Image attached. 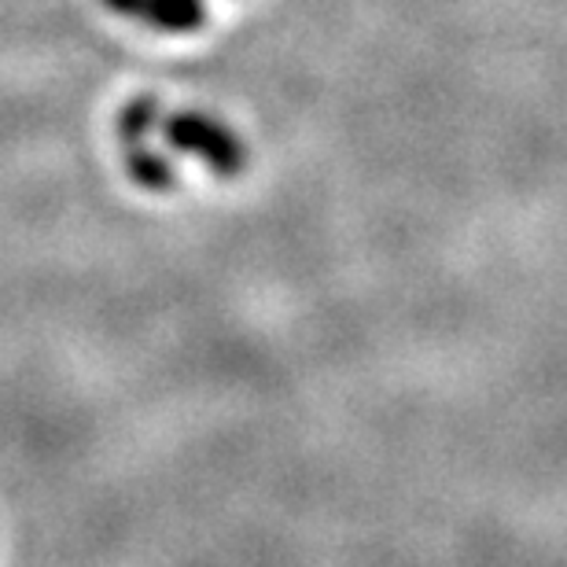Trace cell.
I'll return each mask as SVG.
<instances>
[{
	"label": "cell",
	"instance_id": "1",
	"mask_svg": "<svg viewBox=\"0 0 567 567\" xmlns=\"http://www.w3.org/2000/svg\"><path fill=\"white\" fill-rule=\"evenodd\" d=\"M166 141L177 147V152L199 155L203 163L218 169L221 177H236V169L247 163L240 141L233 137L221 122L203 118L199 111H188V115H177L166 122Z\"/></svg>",
	"mask_w": 567,
	"mask_h": 567
},
{
	"label": "cell",
	"instance_id": "2",
	"mask_svg": "<svg viewBox=\"0 0 567 567\" xmlns=\"http://www.w3.org/2000/svg\"><path fill=\"white\" fill-rule=\"evenodd\" d=\"M141 19L155 22L158 30L188 33V30H199L203 4H199V0H147V8H144Z\"/></svg>",
	"mask_w": 567,
	"mask_h": 567
}]
</instances>
